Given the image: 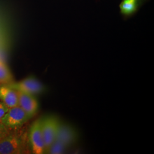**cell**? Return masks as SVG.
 I'll return each mask as SVG.
<instances>
[{"label": "cell", "instance_id": "obj_8", "mask_svg": "<svg viewBox=\"0 0 154 154\" xmlns=\"http://www.w3.org/2000/svg\"><path fill=\"white\" fill-rule=\"evenodd\" d=\"M0 100L9 108L18 105V99L16 90L7 85H0Z\"/></svg>", "mask_w": 154, "mask_h": 154}, {"label": "cell", "instance_id": "obj_5", "mask_svg": "<svg viewBox=\"0 0 154 154\" xmlns=\"http://www.w3.org/2000/svg\"><path fill=\"white\" fill-rule=\"evenodd\" d=\"M7 85L18 91L33 95L42 93L45 90L44 85L33 76L28 77L18 82L13 81Z\"/></svg>", "mask_w": 154, "mask_h": 154}, {"label": "cell", "instance_id": "obj_3", "mask_svg": "<svg viewBox=\"0 0 154 154\" xmlns=\"http://www.w3.org/2000/svg\"><path fill=\"white\" fill-rule=\"evenodd\" d=\"M42 118L37 119L30 127L29 142L32 152L34 154H46V147L41 127Z\"/></svg>", "mask_w": 154, "mask_h": 154}, {"label": "cell", "instance_id": "obj_4", "mask_svg": "<svg viewBox=\"0 0 154 154\" xmlns=\"http://www.w3.org/2000/svg\"><path fill=\"white\" fill-rule=\"evenodd\" d=\"M61 122L54 116H49L42 118L41 127L46 147V151L55 141Z\"/></svg>", "mask_w": 154, "mask_h": 154}, {"label": "cell", "instance_id": "obj_1", "mask_svg": "<svg viewBox=\"0 0 154 154\" xmlns=\"http://www.w3.org/2000/svg\"><path fill=\"white\" fill-rule=\"evenodd\" d=\"M30 118L26 113L18 105L9 108L2 118L1 122L11 130H17L26 123Z\"/></svg>", "mask_w": 154, "mask_h": 154}, {"label": "cell", "instance_id": "obj_12", "mask_svg": "<svg viewBox=\"0 0 154 154\" xmlns=\"http://www.w3.org/2000/svg\"><path fill=\"white\" fill-rule=\"evenodd\" d=\"M9 109V108L3 102H0V122L2 118L4 117V116L5 115L6 113L8 112Z\"/></svg>", "mask_w": 154, "mask_h": 154}, {"label": "cell", "instance_id": "obj_11", "mask_svg": "<svg viewBox=\"0 0 154 154\" xmlns=\"http://www.w3.org/2000/svg\"><path fill=\"white\" fill-rule=\"evenodd\" d=\"M11 133L9 129L6 128L1 122H0V139L4 137Z\"/></svg>", "mask_w": 154, "mask_h": 154}, {"label": "cell", "instance_id": "obj_10", "mask_svg": "<svg viewBox=\"0 0 154 154\" xmlns=\"http://www.w3.org/2000/svg\"><path fill=\"white\" fill-rule=\"evenodd\" d=\"M137 8V0H123L120 4L122 13L125 15L132 14Z\"/></svg>", "mask_w": 154, "mask_h": 154}, {"label": "cell", "instance_id": "obj_7", "mask_svg": "<svg viewBox=\"0 0 154 154\" xmlns=\"http://www.w3.org/2000/svg\"><path fill=\"white\" fill-rule=\"evenodd\" d=\"M77 138V132L74 128L61 123L55 141L61 143L67 149L75 142Z\"/></svg>", "mask_w": 154, "mask_h": 154}, {"label": "cell", "instance_id": "obj_6", "mask_svg": "<svg viewBox=\"0 0 154 154\" xmlns=\"http://www.w3.org/2000/svg\"><path fill=\"white\" fill-rule=\"evenodd\" d=\"M16 91L18 99V106L31 119L38 111V100L33 95Z\"/></svg>", "mask_w": 154, "mask_h": 154}, {"label": "cell", "instance_id": "obj_2", "mask_svg": "<svg viewBox=\"0 0 154 154\" xmlns=\"http://www.w3.org/2000/svg\"><path fill=\"white\" fill-rule=\"evenodd\" d=\"M23 149L24 140L18 133H10L0 139V154H21Z\"/></svg>", "mask_w": 154, "mask_h": 154}, {"label": "cell", "instance_id": "obj_9", "mask_svg": "<svg viewBox=\"0 0 154 154\" xmlns=\"http://www.w3.org/2000/svg\"><path fill=\"white\" fill-rule=\"evenodd\" d=\"M13 82V77L9 69L0 60V85H8Z\"/></svg>", "mask_w": 154, "mask_h": 154}]
</instances>
